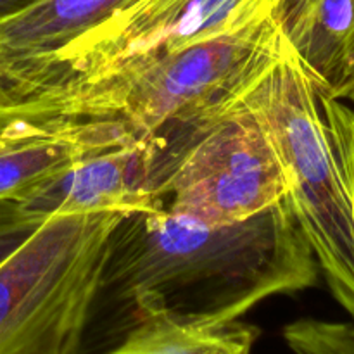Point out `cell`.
Returning a JSON list of instances; mask_svg holds the SVG:
<instances>
[{"label":"cell","instance_id":"1","mask_svg":"<svg viewBox=\"0 0 354 354\" xmlns=\"http://www.w3.org/2000/svg\"><path fill=\"white\" fill-rule=\"evenodd\" d=\"M318 272L287 199L225 227L158 207L123 214L111 234L102 290L130 308L133 324L220 325L268 297L310 289Z\"/></svg>","mask_w":354,"mask_h":354},{"label":"cell","instance_id":"2","mask_svg":"<svg viewBox=\"0 0 354 354\" xmlns=\"http://www.w3.org/2000/svg\"><path fill=\"white\" fill-rule=\"evenodd\" d=\"M232 104L268 133L294 218L332 296L354 320V109L304 68L283 35L275 61Z\"/></svg>","mask_w":354,"mask_h":354},{"label":"cell","instance_id":"3","mask_svg":"<svg viewBox=\"0 0 354 354\" xmlns=\"http://www.w3.org/2000/svg\"><path fill=\"white\" fill-rule=\"evenodd\" d=\"M280 44L282 31L272 12L62 88L78 116L118 121L138 138L156 137L227 109L275 61Z\"/></svg>","mask_w":354,"mask_h":354},{"label":"cell","instance_id":"4","mask_svg":"<svg viewBox=\"0 0 354 354\" xmlns=\"http://www.w3.org/2000/svg\"><path fill=\"white\" fill-rule=\"evenodd\" d=\"M123 214L48 218L0 265V354H80Z\"/></svg>","mask_w":354,"mask_h":354},{"label":"cell","instance_id":"5","mask_svg":"<svg viewBox=\"0 0 354 354\" xmlns=\"http://www.w3.org/2000/svg\"><path fill=\"white\" fill-rule=\"evenodd\" d=\"M159 206L204 227L244 221L287 196L265 128L242 106L154 137Z\"/></svg>","mask_w":354,"mask_h":354},{"label":"cell","instance_id":"6","mask_svg":"<svg viewBox=\"0 0 354 354\" xmlns=\"http://www.w3.org/2000/svg\"><path fill=\"white\" fill-rule=\"evenodd\" d=\"M273 9L275 0H128L41 68L37 92L99 78L131 59L225 33Z\"/></svg>","mask_w":354,"mask_h":354},{"label":"cell","instance_id":"7","mask_svg":"<svg viewBox=\"0 0 354 354\" xmlns=\"http://www.w3.org/2000/svg\"><path fill=\"white\" fill-rule=\"evenodd\" d=\"M156 147L151 138H124L88 152L16 201L24 214L54 216L158 209Z\"/></svg>","mask_w":354,"mask_h":354},{"label":"cell","instance_id":"8","mask_svg":"<svg viewBox=\"0 0 354 354\" xmlns=\"http://www.w3.org/2000/svg\"><path fill=\"white\" fill-rule=\"evenodd\" d=\"M128 0H37L0 23V76L23 99L41 95L37 78L59 50Z\"/></svg>","mask_w":354,"mask_h":354},{"label":"cell","instance_id":"9","mask_svg":"<svg viewBox=\"0 0 354 354\" xmlns=\"http://www.w3.org/2000/svg\"><path fill=\"white\" fill-rule=\"evenodd\" d=\"M131 137L118 121L78 120L54 133L2 145L0 201H19L88 152Z\"/></svg>","mask_w":354,"mask_h":354},{"label":"cell","instance_id":"10","mask_svg":"<svg viewBox=\"0 0 354 354\" xmlns=\"http://www.w3.org/2000/svg\"><path fill=\"white\" fill-rule=\"evenodd\" d=\"M273 16L304 68L332 90L354 31V0H275Z\"/></svg>","mask_w":354,"mask_h":354},{"label":"cell","instance_id":"11","mask_svg":"<svg viewBox=\"0 0 354 354\" xmlns=\"http://www.w3.org/2000/svg\"><path fill=\"white\" fill-rule=\"evenodd\" d=\"M259 328L244 322L192 325L145 318L130 327L120 344L104 354H252Z\"/></svg>","mask_w":354,"mask_h":354},{"label":"cell","instance_id":"12","mask_svg":"<svg viewBox=\"0 0 354 354\" xmlns=\"http://www.w3.org/2000/svg\"><path fill=\"white\" fill-rule=\"evenodd\" d=\"M283 341L294 354H354V325L303 318L287 325Z\"/></svg>","mask_w":354,"mask_h":354},{"label":"cell","instance_id":"13","mask_svg":"<svg viewBox=\"0 0 354 354\" xmlns=\"http://www.w3.org/2000/svg\"><path fill=\"white\" fill-rule=\"evenodd\" d=\"M48 118H75V109L68 97L59 88H50L45 93L31 99H23L14 92L0 76V130L12 124L31 120H48Z\"/></svg>","mask_w":354,"mask_h":354},{"label":"cell","instance_id":"14","mask_svg":"<svg viewBox=\"0 0 354 354\" xmlns=\"http://www.w3.org/2000/svg\"><path fill=\"white\" fill-rule=\"evenodd\" d=\"M44 221L19 209L16 201H0V265L17 251Z\"/></svg>","mask_w":354,"mask_h":354},{"label":"cell","instance_id":"15","mask_svg":"<svg viewBox=\"0 0 354 354\" xmlns=\"http://www.w3.org/2000/svg\"><path fill=\"white\" fill-rule=\"evenodd\" d=\"M75 118H48V120H31L24 123L12 124L0 130V147L10 144V142L23 140V138L37 137V135L54 133V131L62 130L68 124L75 123Z\"/></svg>","mask_w":354,"mask_h":354},{"label":"cell","instance_id":"16","mask_svg":"<svg viewBox=\"0 0 354 354\" xmlns=\"http://www.w3.org/2000/svg\"><path fill=\"white\" fill-rule=\"evenodd\" d=\"M330 92L334 93L337 99L354 104V31L351 40H349L348 50H346L341 76H339L337 83L332 86Z\"/></svg>","mask_w":354,"mask_h":354},{"label":"cell","instance_id":"17","mask_svg":"<svg viewBox=\"0 0 354 354\" xmlns=\"http://www.w3.org/2000/svg\"><path fill=\"white\" fill-rule=\"evenodd\" d=\"M35 2L37 0H0V23L19 14Z\"/></svg>","mask_w":354,"mask_h":354}]
</instances>
